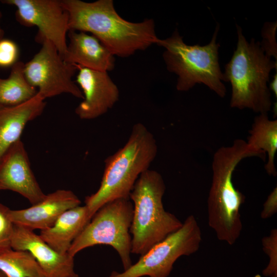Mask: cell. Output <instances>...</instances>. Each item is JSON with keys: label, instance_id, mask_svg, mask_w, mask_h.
<instances>
[{"label": "cell", "instance_id": "cell-16", "mask_svg": "<svg viewBox=\"0 0 277 277\" xmlns=\"http://www.w3.org/2000/svg\"><path fill=\"white\" fill-rule=\"evenodd\" d=\"M45 100L37 93L18 105H0V161L9 148L21 140L27 124L42 114L46 104Z\"/></svg>", "mask_w": 277, "mask_h": 277}, {"label": "cell", "instance_id": "cell-12", "mask_svg": "<svg viewBox=\"0 0 277 277\" xmlns=\"http://www.w3.org/2000/svg\"><path fill=\"white\" fill-rule=\"evenodd\" d=\"M0 190H11L26 198L31 205L46 196L31 169L23 142L12 145L0 161Z\"/></svg>", "mask_w": 277, "mask_h": 277}, {"label": "cell", "instance_id": "cell-29", "mask_svg": "<svg viewBox=\"0 0 277 277\" xmlns=\"http://www.w3.org/2000/svg\"><path fill=\"white\" fill-rule=\"evenodd\" d=\"M269 277H277V274H273Z\"/></svg>", "mask_w": 277, "mask_h": 277}, {"label": "cell", "instance_id": "cell-18", "mask_svg": "<svg viewBox=\"0 0 277 277\" xmlns=\"http://www.w3.org/2000/svg\"><path fill=\"white\" fill-rule=\"evenodd\" d=\"M246 143L257 156L265 160L267 155L265 169L268 175L276 176L274 159L277 151V120H270L268 113L255 116Z\"/></svg>", "mask_w": 277, "mask_h": 277}, {"label": "cell", "instance_id": "cell-27", "mask_svg": "<svg viewBox=\"0 0 277 277\" xmlns=\"http://www.w3.org/2000/svg\"><path fill=\"white\" fill-rule=\"evenodd\" d=\"M2 17V14L0 11V41L4 38V31L3 29L1 26V24Z\"/></svg>", "mask_w": 277, "mask_h": 277}, {"label": "cell", "instance_id": "cell-4", "mask_svg": "<svg viewBox=\"0 0 277 277\" xmlns=\"http://www.w3.org/2000/svg\"><path fill=\"white\" fill-rule=\"evenodd\" d=\"M236 28V48L223 73V81L230 82L232 87L230 107L268 113L272 102L267 82L271 71H276V61L265 53L260 42L253 38L248 42L242 28L238 25Z\"/></svg>", "mask_w": 277, "mask_h": 277}, {"label": "cell", "instance_id": "cell-26", "mask_svg": "<svg viewBox=\"0 0 277 277\" xmlns=\"http://www.w3.org/2000/svg\"><path fill=\"white\" fill-rule=\"evenodd\" d=\"M277 75L276 73L273 76V79L270 84L269 85V90L270 91H271L273 92L274 95H275V97L276 98L277 96Z\"/></svg>", "mask_w": 277, "mask_h": 277}, {"label": "cell", "instance_id": "cell-23", "mask_svg": "<svg viewBox=\"0 0 277 277\" xmlns=\"http://www.w3.org/2000/svg\"><path fill=\"white\" fill-rule=\"evenodd\" d=\"M276 22H267L264 25L262 30V42L261 46L265 53L268 56L277 59V46L275 41Z\"/></svg>", "mask_w": 277, "mask_h": 277}, {"label": "cell", "instance_id": "cell-30", "mask_svg": "<svg viewBox=\"0 0 277 277\" xmlns=\"http://www.w3.org/2000/svg\"><path fill=\"white\" fill-rule=\"evenodd\" d=\"M73 277H80V276L77 273H76Z\"/></svg>", "mask_w": 277, "mask_h": 277}, {"label": "cell", "instance_id": "cell-2", "mask_svg": "<svg viewBox=\"0 0 277 277\" xmlns=\"http://www.w3.org/2000/svg\"><path fill=\"white\" fill-rule=\"evenodd\" d=\"M256 156L246 141L236 139L230 146H222L214 153L212 182L207 200L208 225L217 238L230 245L240 237L243 228L240 208L245 195L232 181L234 171L245 158Z\"/></svg>", "mask_w": 277, "mask_h": 277}, {"label": "cell", "instance_id": "cell-14", "mask_svg": "<svg viewBox=\"0 0 277 277\" xmlns=\"http://www.w3.org/2000/svg\"><path fill=\"white\" fill-rule=\"evenodd\" d=\"M81 202L72 191L58 189L46 195L39 202L29 208L10 210L12 223L31 230L51 227L66 211L81 205Z\"/></svg>", "mask_w": 277, "mask_h": 277}, {"label": "cell", "instance_id": "cell-7", "mask_svg": "<svg viewBox=\"0 0 277 277\" xmlns=\"http://www.w3.org/2000/svg\"><path fill=\"white\" fill-rule=\"evenodd\" d=\"M133 211L130 199H118L104 204L73 242L68 253L74 258L86 248L109 245L118 254L124 270L128 269L132 265L130 229Z\"/></svg>", "mask_w": 277, "mask_h": 277}, {"label": "cell", "instance_id": "cell-22", "mask_svg": "<svg viewBox=\"0 0 277 277\" xmlns=\"http://www.w3.org/2000/svg\"><path fill=\"white\" fill-rule=\"evenodd\" d=\"M262 243L263 250L269 259L262 273L265 276H270L277 274V229H272L269 235L262 239Z\"/></svg>", "mask_w": 277, "mask_h": 277}, {"label": "cell", "instance_id": "cell-3", "mask_svg": "<svg viewBox=\"0 0 277 277\" xmlns=\"http://www.w3.org/2000/svg\"><path fill=\"white\" fill-rule=\"evenodd\" d=\"M157 153L156 141L143 124L133 125L125 144L105 160L99 188L85 197L90 217L104 204L118 199H129L142 173L149 169Z\"/></svg>", "mask_w": 277, "mask_h": 277}, {"label": "cell", "instance_id": "cell-11", "mask_svg": "<svg viewBox=\"0 0 277 277\" xmlns=\"http://www.w3.org/2000/svg\"><path fill=\"white\" fill-rule=\"evenodd\" d=\"M75 66L78 71L75 83L84 96L75 108V113L82 120L97 118L107 113L118 101V88L108 72Z\"/></svg>", "mask_w": 277, "mask_h": 277}, {"label": "cell", "instance_id": "cell-15", "mask_svg": "<svg viewBox=\"0 0 277 277\" xmlns=\"http://www.w3.org/2000/svg\"><path fill=\"white\" fill-rule=\"evenodd\" d=\"M69 43L64 60L68 63L100 71L108 72L115 66L114 55L94 36L69 30Z\"/></svg>", "mask_w": 277, "mask_h": 277}, {"label": "cell", "instance_id": "cell-28", "mask_svg": "<svg viewBox=\"0 0 277 277\" xmlns=\"http://www.w3.org/2000/svg\"><path fill=\"white\" fill-rule=\"evenodd\" d=\"M0 277H8L5 273L0 270Z\"/></svg>", "mask_w": 277, "mask_h": 277}, {"label": "cell", "instance_id": "cell-21", "mask_svg": "<svg viewBox=\"0 0 277 277\" xmlns=\"http://www.w3.org/2000/svg\"><path fill=\"white\" fill-rule=\"evenodd\" d=\"M10 209L0 203V254L11 249L14 224L10 217Z\"/></svg>", "mask_w": 277, "mask_h": 277}, {"label": "cell", "instance_id": "cell-10", "mask_svg": "<svg viewBox=\"0 0 277 277\" xmlns=\"http://www.w3.org/2000/svg\"><path fill=\"white\" fill-rule=\"evenodd\" d=\"M2 3L16 8L17 21L26 27H36L35 39H46L55 46L63 58L66 53L69 15L59 0H4Z\"/></svg>", "mask_w": 277, "mask_h": 277}, {"label": "cell", "instance_id": "cell-19", "mask_svg": "<svg viewBox=\"0 0 277 277\" xmlns=\"http://www.w3.org/2000/svg\"><path fill=\"white\" fill-rule=\"evenodd\" d=\"M37 90L27 80L24 63L17 61L12 67L6 78H0V105L14 106L27 102L34 97Z\"/></svg>", "mask_w": 277, "mask_h": 277}, {"label": "cell", "instance_id": "cell-9", "mask_svg": "<svg viewBox=\"0 0 277 277\" xmlns=\"http://www.w3.org/2000/svg\"><path fill=\"white\" fill-rule=\"evenodd\" d=\"M39 43L40 50L24 64L28 82L45 100L63 93L83 100V93L72 79L77 71L76 67L67 63L50 41L44 39Z\"/></svg>", "mask_w": 277, "mask_h": 277}, {"label": "cell", "instance_id": "cell-13", "mask_svg": "<svg viewBox=\"0 0 277 277\" xmlns=\"http://www.w3.org/2000/svg\"><path fill=\"white\" fill-rule=\"evenodd\" d=\"M11 247L29 251L35 259L45 277H73L74 258L52 248L33 230L14 224Z\"/></svg>", "mask_w": 277, "mask_h": 277}, {"label": "cell", "instance_id": "cell-5", "mask_svg": "<svg viewBox=\"0 0 277 277\" xmlns=\"http://www.w3.org/2000/svg\"><path fill=\"white\" fill-rule=\"evenodd\" d=\"M166 186L161 174L150 169L141 174L129 195L133 211L130 229L131 253L142 255L183 223L163 204Z\"/></svg>", "mask_w": 277, "mask_h": 277}, {"label": "cell", "instance_id": "cell-6", "mask_svg": "<svg viewBox=\"0 0 277 277\" xmlns=\"http://www.w3.org/2000/svg\"><path fill=\"white\" fill-rule=\"evenodd\" d=\"M219 30L217 25L211 41L204 46L187 45L177 29L170 37L159 39L157 45L165 48L163 57L167 70L178 76V91H187L202 83L221 97L225 96L219 62L220 44L216 42Z\"/></svg>", "mask_w": 277, "mask_h": 277}, {"label": "cell", "instance_id": "cell-17", "mask_svg": "<svg viewBox=\"0 0 277 277\" xmlns=\"http://www.w3.org/2000/svg\"><path fill=\"white\" fill-rule=\"evenodd\" d=\"M91 219L87 207L80 205L66 211L51 227L41 230L39 235L54 250L66 254Z\"/></svg>", "mask_w": 277, "mask_h": 277}, {"label": "cell", "instance_id": "cell-1", "mask_svg": "<svg viewBox=\"0 0 277 277\" xmlns=\"http://www.w3.org/2000/svg\"><path fill=\"white\" fill-rule=\"evenodd\" d=\"M69 15V30L89 32L114 56L126 57L157 44L152 19L133 23L121 17L112 0H61Z\"/></svg>", "mask_w": 277, "mask_h": 277}, {"label": "cell", "instance_id": "cell-8", "mask_svg": "<svg viewBox=\"0 0 277 277\" xmlns=\"http://www.w3.org/2000/svg\"><path fill=\"white\" fill-rule=\"evenodd\" d=\"M202 239L196 219L189 215L179 229L141 255L136 263L122 272L113 271L109 277H168L180 257L199 250Z\"/></svg>", "mask_w": 277, "mask_h": 277}, {"label": "cell", "instance_id": "cell-20", "mask_svg": "<svg viewBox=\"0 0 277 277\" xmlns=\"http://www.w3.org/2000/svg\"><path fill=\"white\" fill-rule=\"evenodd\" d=\"M0 270L8 277H45L35 259L26 250L12 249L0 254Z\"/></svg>", "mask_w": 277, "mask_h": 277}, {"label": "cell", "instance_id": "cell-25", "mask_svg": "<svg viewBox=\"0 0 277 277\" xmlns=\"http://www.w3.org/2000/svg\"><path fill=\"white\" fill-rule=\"evenodd\" d=\"M277 211V187L268 196L264 203L263 208L261 213V217L263 219H268L273 216Z\"/></svg>", "mask_w": 277, "mask_h": 277}, {"label": "cell", "instance_id": "cell-24", "mask_svg": "<svg viewBox=\"0 0 277 277\" xmlns=\"http://www.w3.org/2000/svg\"><path fill=\"white\" fill-rule=\"evenodd\" d=\"M18 48L17 45L10 39L0 41V67L12 66L17 62Z\"/></svg>", "mask_w": 277, "mask_h": 277}]
</instances>
